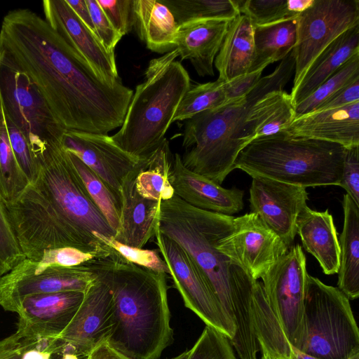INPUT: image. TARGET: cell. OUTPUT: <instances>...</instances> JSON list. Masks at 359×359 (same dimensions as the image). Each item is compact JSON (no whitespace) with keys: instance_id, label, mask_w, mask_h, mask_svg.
Instances as JSON below:
<instances>
[{"instance_id":"1","label":"cell","mask_w":359,"mask_h":359,"mask_svg":"<svg viewBox=\"0 0 359 359\" xmlns=\"http://www.w3.org/2000/svg\"><path fill=\"white\" fill-rule=\"evenodd\" d=\"M1 60L24 73L67 131L108 135L121 126L133 90L109 79L34 11L18 8L3 18Z\"/></svg>"},{"instance_id":"2","label":"cell","mask_w":359,"mask_h":359,"mask_svg":"<svg viewBox=\"0 0 359 359\" xmlns=\"http://www.w3.org/2000/svg\"><path fill=\"white\" fill-rule=\"evenodd\" d=\"M233 219L195 208L175 194L161 201L158 229L182 247L206 277L236 327L230 341L239 359H258L259 347L252 307L257 280L216 248L232 230Z\"/></svg>"},{"instance_id":"3","label":"cell","mask_w":359,"mask_h":359,"mask_svg":"<svg viewBox=\"0 0 359 359\" xmlns=\"http://www.w3.org/2000/svg\"><path fill=\"white\" fill-rule=\"evenodd\" d=\"M87 264L111 293L113 326L107 341L130 359H158L173 341L166 273L134 264L114 250Z\"/></svg>"},{"instance_id":"4","label":"cell","mask_w":359,"mask_h":359,"mask_svg":"<svg viewBox=\"0 0 359 359\" xmlns=\"http://www.w3.org/2000/svg\"><path fill=\"white\" fill-rule=\"evenodd\" d=\"M294 67L292 50L245 96L186 120L182 140L185 151L181 156L184 166L221 185L235 169L239 152L250 143L245 133V122L251 109L266 94L283 90L294 74Z\"/></svg>"},{"instance_id":"5","label":"cell","mask_w":359,"mask_h":359,"mask_svg":"<svg viewBox=\"0 0 359 359\" xmlns=\"http://www.w3.org/2000/svg\"><path fill=\"white\" fill-rule=\"evenodd\" d=\"M177 57L174 49L149 61L120 129L111 136L118 147L133 156L149 155L165 140L177 107L191 88L189 75L175 60Z\"/></svg>"},{"instance_id":"6","label":"cell","mask_w":359,"mask_h":359,"mask_svg":"<svg viewBox=\"0 0 359 359\" xmlns=\"http://www.w3.org/2000/svg\"><path fill=\"white\" fill-rule=\"evenodd\" d=\"M344 151L336 143L281 131L252 140L239 152L235 169L304 188L339 186Z\"/></svg>"},{"instance_id":"7","label":"cell","mask_w":359,"mask_h":359,"mask_svg":"<svg viewBox=\"0 0 359 359\" xmlns=\"http://www.w3.org/2000/svg\"><path fill=\"white\" fill-rule=\"evenodd\" d=\"M33 152L38 172L31 184L50 204L78 248L85 252L110 251L94 233L114 237L115 231L89 195L61 142H46Z\"/></svg>"},{"instance_id":"8","label":"cell","mask_w":359,"mask_h":359,"mask_svg":"<svg viewBox=\"0 0 359 359\" xmlns=\"http://www.w3.org/2000/svg\"><path fill=\"white\" fill-rule=\"evenodd\" d=\"M298 349L319 359H349L359 353V330L349 299L338 287L309 274Z\"/></svg>"},{"instance_id":"9","label":"cell","mask_w":359,"mask_h":359,"mask_svg":"<svg viewBox=\"0 0 359 359\" xmlns=\"http://www.w3.org/2000/svg\"><path fill=\"white\" fill-rule=\"evenodd\" d=\"M0 100L4 114L25 135L32 151L46 142H62L67 130L41 94L26 74L2 60Z\"/></svg>"},{"instance_id":"10","label":"cell","mask_w":359,"mask_h":359,"mask_svg":"<svg viewBox=\"0 0 359 359\" xmlns=\"http://www.w3.org/2000/svg\"><path fill=\"white\" fill-rule=\"evenodd\" d=\"M306 257L292 245L262 276L266 302L290 343L298 348L303 334L306 280Z\"/></svg>"},{"instance_id":"11","label":"cell","mask_w":359,"mask_h":359,"mask_svg":"<svg viewBox=\"0 0 359 359\" xmlns=\"http://www.w3.org/2000/svg\"><path fill=\"white\" fill-rule=\"evenodd\" d=\"M359 25V0H315L297 18L294 89L319 54L348 29Z\"/></svg>"},{"instance_id":"12","label":"cell","mask_w":359,"mask_h":359,"mask_svg":"<svg viewBox=\"0 0 359 359\" xmlns=\"http://www.w3.org/2000/svg\"><path fill=\"white\" fill-rule=\"evenodd\" d=\"M155 242L167 264L169 275L187 308L196 314L207 326L231 340L236 327L222 308L206 277L187 251L157 229Z\"/></svg>"},{"instance_id":"13","label":"cell","mask_w":359,"mask_h":359,"mask_svg":"<svg viewBox=\"0 0 359 359\" xmlns=\"http://www.w3.org/2000/svg\"><path fill=\"white\" fill-rule=\"evenodd\" d=\"M20 248L26 258L39 261L44 251L78 246L46 198L32 184L6 204Z\"/></svg>"},{"instance_id":"14","label":"cell","mask_w":359,"mask_h":359,"mask_svg":"<svg viewBox=\"0 0 359 359\" xmlns=\"http://www.w3.org/2000/svg\"><path fill=\"white\" fill-rule=\"evenodd\" d=\"M96 276L87 263L74 266L41 265L25 258L0 279V306L15 312L27 296L67 291L85 292Z\"/></svg>"},{"instance_id":"15","label":"cell","mask_w":359,"mask_h":359,"mask_svg":"<svg viewBox=\"0 0 359 359\" xmlns=\"http://www.w3.org/2000/svg\"><path fill=\"white\" fill-rule=\"evenodd\" d=\"M255 280L290 249L254 212L234 217L233 229L216 245Z\"/></svg>"},{"instance_id":"16","label":"cell","mask_w":359,"mask_h":359,"mask_svg":"<svg viewBox=\"0 0 359 359\" xmlns=\"http://www.w3.org/2000/svg\"><path fill=\"white\" fill-rule=\"evenodd\" d=\"M252 178L251 212L257 214L290 248L297 234V217L306 205V188L264 177Z\"/></svg>"},{"instance_id":"17","label":"cell","mask_w":359,"mask_h":359,"mask_svg":"<svg viewBox=\"0 0 359 359\" xmlns=\"http://www.w3.org/2000/svg\"><path fill=\"white\" fill-rule=\"evenodd\" d=\"M113 326V303L108 285L96 276L84 292L72 320L57 337L66 353L86 359L98 344L107 341Z\"/></svg>"},{"instance_id":"18","label":"cell","mask_w":359,"mask_h":359,"mask_svg":"<svg viewBox=\"0 0 359 359\" xmlns=\"http://www.w3.org/2000/svg\"><path fill=\"white\" fill-rule=\"evenodd\" d=\"M61 144L90 168L121 199V184L140 158L121 149L108 135L66 131Z\"/></svg>"},{"instance_id":"19","label":"cell","mask_w":359,"mask_h":359,"mask_svg":"<svg viewBox=\"0 0 359 359\" xmlns=\"http://www.w3.org/2000/svg\"><path fill=\"white\" fill-rule=\"evenodd\" d=\"M84 297V292L67 291L25 297L16 313L18 332L38 338H57L69 324Z\"/></svg>"},{"instance_id":"20","label":"cell","mask_w":359,"mask_h":359,"mask_svg":"<svg viewBox=\"0 0 359 359\" xmlns=\"http://www.w3.org/2000/svg\"><path fill=\"white\" fill-rule=\"evenodd\" d=\"M42 5L45 20L73 49L106 78H119L115 55L104 48L65 0H45Z\"/></svg>"},{"instance_id":"21","label":"cell","mask_w":359,"mask_h":359,"mask_svg":"<svg viewBox=\"0 0 359 359\" xmlns=\"http://www.w3.org/2000/svg\"><path fill=\"white\" fill-rule=\"evenodd\" d=\"M175 194L188 204L207 211L232 215L243 208L244 192L238 188L226 189L213 181L190 171L176 153L171 171Z\"/></svg>"},{"instance_id":"22","label":"cell","mask_w":359,"mask_h":359,"mask_svg":"<svg viewBox=\"0 0 359 359\" xmlns=\"http://www.w3.org/2000/svg\"><path fill=\"white\" fill-rule=\"evenodd\" d=\"M283 131L290 136L327 141L345 148L359 145V101L295 118Z\"/></svg>"},{"instance_id":"23","label":"cell","mask_w":359,"mask_h":359,"mask_svg":"<svg viewBox=\"0 0 359 359\" xmlns=\"http://www.w3.org/2000/svg\"><path fill=\"white\" fill-rule=\"evenodd\" d=\"M229 22L222 19H201L177 26L175 49L182 60H189L200 76H214L213 63Z\"/></svg>"},{"instance_id":"24","label":"cell","mask_w":359,"mask_h":359,"mask_svg":"<svg viewBox=\"0 0 359 359\" xmlns=\"http://www.w3.org/2000/svg\"><path fill=\"white\" fill-rule=\"evenodd\" d=\"M137 166L121 187L120 222L114 238L123 245L143 248L157 231L161 201L144 198L138 194L135 184Z\"/></svg>"},{"instance_id":"25","label":"cell","mask_w":359,"mask_h":359,"mask_svg":"<svg viewBox=\"0 0 359 359\" xmlns=\"http://www.w3.org/2000/svg\"><path fill=\"white\" fill-rule=\"evenodd\" d=\"M297 233L304 248L318 262L324 273H337L339 267V245L332 215L311 209L307 205L297 219Z\"/></svg>"},{"instance_id":"26","label":"cell","mask_w":359,"mask_h":359,"mask_svg":"<svg viewBox=\"0 0 359 359\" xmlns=\"http://www.w3.org/2000/svg\"><path fill=\"white\" fill-rule=\"evenodd\" d=\"M358 52L359 25L344 32L313 60L298 86L290 94L294 106L309 97L346 60Z\"/></svg>"},{"instance_id":"27","label":"cell","mask_w":359,"mask_h":359,"mask_svg":"<svg viewBox=\"0 0 359 359\" xmlns=\"http://www.w3.org/2000/svg\"><path fill=\"white\" fill-rule=\"evenodd\" d=\"M254 25L244 14L232 19L215 59L219 79L227 82L249 72L254 57Z\"/></svg>"},{"instance_id":"28","label":"cell","mask_w":359,"mask_h":359,"mask_svg":"<svg viewBox=\"0 0 359 359\" xmlns=\"http://www.w3.org/2000/svg\"><path fill=\"white\" fill-rule=\"evenodd\" d=\"M133 27L150 50L166 53L175 49L177 24L167 6L158 0H133Z\"/></svg>"},{"instance_id":"29","label":"cell","mask_w":359,"mask_h":359,"mask_svg":"<svg viewBox=\"0 0 359 359\" xmlns=\"http://www.w3.org/2000/svg\"><path fill=\"white\" fill-rule=\"evenodd\" d=\"M344 226L338 238L339 267L337 285L350 299L359 297V206L348 194L342 201Z\"/></svg>"},{"instance_id":"30","label":"cell","mask_w":359,"mask_h":359,"mask_svg":"<svg viewBox=\"0 0 359 359\" xmlns=\"http://www.w3.org/2000/svg\"><path fill=\"white\" fill-rule=\"evenodd\" d=\"M174 161L165 139L149 155L140 158L135 172L137 191L147 199L161 201L175 195L171 184V171Z\"/></svg>"},{"instance_id":"31","label":"cell","mask_w":359,"mask_h":359,"mask_svg":"<svg viewBox=\"0 0 359 359\" xmlns=\"http://www.w3.org/2000/svg\"><path fill=\"white\" fill-rule=\"evenodd\" d=\"M297 17L254 28V57L249 72L284 59L294 48ZM248 72V73H249Z\"/></svg>"},{"instance_id":"32","label":"cell","mask_w":359,"mask_h":359,"mask_svg":"<svg viewBox=\"0 0 359 359\" xmlns=\"http://www.w3.org/2000/svg\"><path fill=\"white\" fill-rule=\"evenodd\" d=\"M252 307L259 349H264L271 359H291L292 344L269 306L259 280L254 286Z\"/></svg>"},{"instance_id":"33","label":"cell","mask_w":359,"mask_h":359,"mask_svg":"<svg viewBox=\"0 0 359 359\" xmlns=\"http://www.w3.org/2000/svg\"><path fill=\"white\" fill-rule=\"evenodd\" d=\"M11 146L0 100V195L6 204L15 202L29 184Z\"/></svg>"},{"instance_id":"34","label":"cell","mask_w":359,"mask_h":359,"mask_svg":"<svg viewBox=\"0 0 359 359\" xmlns=\"http://www.w3.org/2000/svg\"><path fill=\"white\" fill-rule=\"evenodd\" d=\"M168 8L177 25L201 19L231 21L240 14L235 0H158Z\"/></svg>"},{"instance_id":"35","label":"cell","mask_w":359,"mask_h":359,"mask_svg":"<svg viewBox=\"0 0 359 359\" xmlns=\"http://www.w3.org/2000/svg\"><path fill=\"white\" fill-rule=\"evenodd\" d=\"M63 344L58 338H38L18 332L0 341V359H60Z\"/></svg>"},{"instance_id":"36","label":"cell","mask_w":359,"mask_h":359,"mask_svg":"<svg viewBox=\"0 0 359 359\" xmlns=\"http://www.w3.org/2000/svg\"><path fill=\"white\" fill-rule=\"evenodd\" d=\"M67 152L89 195L116 233L120 222L121 199L116 197L104 182L76 155Z\"/></svg>"},{"instance_id":"37","label":"cell","mask_w":359,"mask_h":359,"mask_svg":"<svg viewBox=\"0 0 359 359\" xmlns=\"http://www.w3.org/2000/svg\"><path fill=\"white\" fill-rule=\"evenodd\" d=\"M359 79V52L353 55L309 97L294 106L295 118L314 111L337 90Z\"/></svg>"},{"instance_id":"38","label":"cell","mask_w":359,"mask_h":359,"mask_svg":"<svg viewBox=\"0 0 359 359\" xmlns=\"http://www.w3.org/2000/svg\"><path fill=\"white\" fill-rule=\"evenodd\" d=\"M224 83V81L217 79L215 81L191 86L180 102L172 123L187 120L202 111L225 104Z\"/></svg>"},{"instance_id":"39","label":"cell","mask_w":359,"mask_h":359,"mask_svg":"<svg viewBox=\"0 0 359 359\" xmlns=\"http://www.w3.org/2000/svg\"><path fill=\"white\" fill-rule=\"evenodd\" d=\"M239 13L246 15L254 27L275 23L292 17L287 0H235Z\"/></svg>"},{"instance_id":"40","label":"cell","mask_w":359,"mask_h":359,"mask_svg":"<svg viewBox=\"0 0 359 359\" xmlns=\"http://www.w3.org/2000/svg\"><path fill=\"white\" fill-rule=\"evenodd\" d=\"M187 359H237L230 339L215 329L205 326Z\"/></svg>"},{"instance_id":"41","label":"cell","mask_w":359,"mask_h":359,"mask_svg":"<svg viewBox=\"0 0 359 359\" xmlns=\"http://www.w3.org/2000/svg\"><path fill=\"white\" fill-rule=\"evenodd\" d=\"M15 236L6 203L0 195V275L25 259Z\"/></svg>"},{"instance_id":"42","label":"cell","mask_w":359,"mask_h":359,"mask_svg":"<svg viewBox=\"0 0 359 359\" xmlns=\"http://www.w3.org/2000/svg\"><path fill=\"white\" fill-rule=\"evenodd\" d=\"M94 235L127 261L156 272L169 273L168 266L158 249L144 250L123 245L113 236L107 237L97 233Z\"/></svg>"},{"instance_id":"43","label":"cell","mask_w":359,"mask_h":359,"mask_svg":"<svg viewBox=\"0 0 359 359\" xmlns=\"http://www.w3.org/2000/svg\"><path fill=\"white\" fill-rule=\"evenodd\" d=\"M8 136L18 163L29 183L35 181L38 164L29 141L22 131L4 114Z\"/></svg>"},{"instance_id":"44","label":"cell","mask_w":359,"mask_h":359,"mask_svg":"<svg viewBox=\"0 0 359 359\" xmlns=\"http://www.w3.org/2000/svg\"><path fill=\"white\" fill-rule=\"evenodd\" d=\"M112 252V249L109 252H85L73 247H63L44 251L37 262L44 266H74L97 258L107 257Z\"/></svg>"},{"instance_id":"45","label":"cell","mask_w":359,"mask_h":359,"mask_svg":"<svg viewBox=\"0 0 359 359\" xmlns=\"http://www.w3.org/2000/svg\"><path fill=\"white\" fill-rule=\"evenodd\" d=\"M295 118L294 106L286 93L267 118L256 128L255 139L285 130Z\"/></svg>"},{"instance_id":"46","label":"cell","mask_w":359,"mask_h":359,"mask_svg":"<svg viewBox=\"0 0 359 359\" xmlns=\"http://www.w3.org/2000/svg\"><path fill=\"white\" fill-rule=\"evenodd\" d=\"M86 1L97 36L104 48L114 54L116 46L123 36L114 27L97 0Z\"/></svg>"},{"instance_id":"47","label":"cell","mask_w":359,"mask_h":359,"mask_svg":"<svg viewBox=\"0 0 359 359\" xmlns=\"http://www.w3.org/2000/svg\"><path fill=\"white\" fill-rule=\"evenodd\" d=\"M114 27L122 35L133 27V0H97Z\"/></svg>"},{"instance_id":"48","label":"cell","mask_w":359,"mask_h":359,"mask_svg":"<svg viewBox=\"0 0 359 359\" xmlns=\"http://www.w3.org/2000/svg\"><path fill=\"white\" fill-rule=\"evenodd\" d=\"M339 186L359 206V145L345 148Z\"/></svg>"},{"instance_id":"49","label":"cell","mask_w":359,"mask_h":359,"mask_svg":"<svg viewBox=\"0 0 359 359\" xmlns=\"http://www.w3.org/2000/svg\"><path fill=\"white\" fill-rule=\"evenodd\" d=\"M262 70L249 72L224 82V89L226 102L245 96L262 78Z\"/></svg>"},{"instance_id":"50","label":"cell","mask_w":359,"mask_h":359,"mask_svg":"<svg viewBox=\"0 0 359 359\" xmlns=\"http://www.w3.org/2000/svg\"><path fill=\"white\" fill-rule=\"evenodd\" d=\"M358 101L359 79H355L337 90L323 103L318 106L315 111L336 109Z\"/></svg>"},{"instance_id":"51","label":"cell","mask_w":359,"mask_h":359,"mask_svg":"<svg viewBox=\"0 0 359 359\" xmlns=\"http://www.w3.org/2000/svg\"><path fill=\"white\" fill-rule=\"evenodd\" d=\"M86 359H130L113 348L107 341L96 346Z\"/></svg>"},{"instance_id":"52","label":"cell","mask_w":359,"mask_h":359,"mask_svg":"<svg viewBox=\"0 0 359 359\" xmlns=\"http://www.w3.org/2000/svg\"><path fill=\"white\" fill-rule=\"evenodd\" d=\"M76 16L93 33L95 28L91 19L90 13L86 0H65Z\"/></svg>"},{"instance_id":"53","label":"cell","mask_w":359,"mask_h":359,"mask_svg":"<svg viewBox=\"0 0 359 359\" xmlns=\"http://www.w3.org/2000/svg\"><path fill=\"white\" fill-rule=\"evenodd\" d=\"M315 0H287V10L292 17H297L309 8Z\"/></svg>"},{"instance_id":"54","label":"cell","mask_w":359,"mask_h":359,"mask_svg":"<svg viewBox=\"0 0 359 359\" xmlns=\"http://www.w3.org/2000/svg\"><path fill=\"white\" fill-rule=\"evenodd\" d=\"M291 359H319L316 357L307 354L292 345Z\"/></svg>"},{"instance_id":"55","label":"cell","mask_w":359,"mask_h":359,"mask_svg":"<svg viewBox=\"0 0 359 359\" xmlns=\"http://www.w3.org/2000/svg\"><path fill=\"white\" fill-rule=\"evenodd\" d=\"M60 359H79V358L74 353H65Z\"/></svg>"},{"instance_id":"56","label":"cell","mask_w":359,"mask_h":359,"mask_svg":"<svg viewBox=\"0 0 359 359\" xmlns=\"http://www.w3.org/2000/svg\"><path fill=\"white\" fill-rule=\"evenodd\" d=\"M188 353H189V350L180 353L177 356H175L172 358H168V359H187Z\"/></svg>"},{"instance_id":"57","label":"cell","mask_w":359,"mask_h":359,"mask_svg":"<svg viewBox=\"0 0 359 359\" xmlns=\"http://www.w3.org/2000/svg\"><path fill=\"white\" fill-rule=\"evenodd\" d=\"M262 352L261 358L260 359H271L267 352L262 348L259 349Z\"/></svg>"},{"instance_id":"58","label":"cell","mask_w":359,"mask_h":359,"mask_svg":"<svg viewBox=\"0 0 359 359\" xmlns=\"http://www.w3.org/2000/svg\"><path fill=\"white\" fill-rule=\"evenodd\" d=\"M349 359H359V353L355 354L352 357H351Z\"/></svg>"},{"instance_id":"59","label":"cell","mask_w":359,"mask_h":359,"mask_svg":"<svg viewBox=\"0 0 359 359\" xmlns=\"http://www.w3.org/2000/svg\"><path fill=\"white\" fill-rule=\"evenodd\" d=\"M1 58H2V55H1V53L0 52V64H1Z\"/></svg>"},{"instance_id":"60","label":"cell","mask_w":359,"mask_h":359,"mask_svg":"<svg viewBox=\"0 0 359 359\" xmlns=\"http://www.w3.org/2000/svg\"><path fill=\"white\" fill-rule=\"evenodd\" d=\"M1 276L0 275V279H1Z\"/></svg>"}]
</instances>
